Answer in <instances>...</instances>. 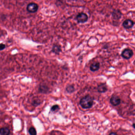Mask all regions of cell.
Here are the masks:
<instances>
[{
    "label": "cell",
    "instance_id": "2e32d148",
    "mask_svg": "<svg viewBox=\"0 0 135 135\" xmlns=\"http://www.w3.org/2000/svg\"><path fill=\"white\" fill-rule=\"evenodd\" d=\"M41 103L39 99L34 100L32 102V105L34 106H37Z\"/></svg>",
    "mask_w": 135,
    "mask_h": 135
},
{
    "label": "cell",
    "instance_id": "7c38bea8",
    "mask_svg": "<svg viewBox=\"0 0 135 135\" xmlns=\"http://www.w3.org/2000/svg\"><path fill=\"white\" fill-rule=\"evenodd\" d=\"M0 135H9L10 131L7 128H2L0 131Z\"/></svg>",
    "mask_w": 135,
    "mask_h": 135
},
{
    "label": "cell",
    "instance_id": "6da1fadb",
    "mask_svg": "<svg viewBox=\"0 0 135 135\" xmlns=\"http://www.w3.org/2000/svg\"><path fill=\"white\" fill-rule=\"evenodd\" d=\"M93 99L90 95H86L80 100V104L84 109L91 108L93 104Z\"/></svg>",
    "mask_w": 135,
    "mask_h": 135
},
{
    "label": "cell",
    "instance_id": "ba28073f",
    "mask_svg": "<svg viewBox=\"0 0 135 135\" xmlns=\"http://www.w3.org/2000/svg\"><path fill=\"white\" fill-rule=\"evenodd\" d=\"M52 51L55 54L59 55L61 51V48L59 45H54L52 49Z\"/></svg>",
    "mask_w": 135,
    "mask_h": 135
},
{
    "label": "cell",
    "instance_id": "9a60e30c",
    "mask_svg": "<svg viewBox=\"0 0 135 135\" xmlns=\"http://www.w3.org/2000/svg\"><path fill=\"white\" fill-rule=\"evenodd\" d=\"M59 109H60V108L58 105H55L52 107L51 110L52 112H56L59 110Z\"/></svg>",
    "mask_w": 135,
    "mask_h": 135
},
{
    "label": "cell",
    "instance_id": "7a4b0ae2",
    "mask_svg": "<svg viewBox=\"0 0 135 135\" xmlns=\"http://www.w3.org/2000/svg\"><path fill=\"white\" fill-rule=\"evenodd\" d=\"M76 20L79 23H84L88 20V17L85 13H81L77 15Z\"/></svg>",
    "mask_w": 135,
    "mask_h": 135
},
{
    "label": "cell",
    "instance_id": "5b68a950",
    "mask_svg": "<svg viewBox=\"0 0 135 135\" xmlns=\"http://www.w3.org/2000/svg\"><path fill=\"white\" fill-rule=\"evenodd\" d=\"M110 103L114 106H117L121 103V100L120 98L117 96H113L110 98Z\"/></svg>",
    "mask_w": 135,
    "mask_h": 135
},
{
    "label": "cell",
    "instance_id": "d6986e66",
    "mask_svg": "<svg viewBox=\"0 0 135 135\" xmlns=\"http://www.w3.org/2000/svg\"><path fill=\"white\" fill-rule=\"evenodd\" d=\"M133 127H134V128H135V123H134V124H133Z\"/></svg>",
    "mask_w": 135,
    "mask_h": 135
},
{
    "label": "cell",
    "instance_id": "5bb4252c",
    "mask_svg": "<svg viewBox=\"0 0 135 135\" xmlns=\"http://www.w3.org/2000/svg\"><path fill=\"white\" fill-rule=\"evenodd\" d=\"M29 134L30 135H37V133L36 129L34 127H31L30 128L29 130Z\"/></svg>",
    "mask_w": 135,
    "mask_h": 135
},
{
    "label": "cell",
    "instance_id": "e0dca14e",
    "mask_svg": "<svg viewBox=\"0 0 135 135\" xmlns=\"http://www.w3.org/2000/svg\"><path fill=\"white\" fill-rule=\"evenodd\" d=\"M6 47V45L5 44H3L2 43H1L0 45V49L1 51H2L3 49H4Z\"/></svg>",
    "mask_w": 135,
    "mask_h": 135
},
{
    "label": "cell",
    "instance_id": "9c48e42d",
    "mask_svg": "<svg viewBox=\"0 0 135 135\" xmlns=\"http://www.w3.org/2000/svg\"><path fill=\"white\" fill-rule=\"evenodd\" d=\"M100 65L99 63L95 62L92 63L90 66V70L92 72H95L98 70L99 68Z\"/></svg>",
    "mask_w": 135,
    "mask_h": 135
},
{
    "label": "cell",
    "instance_id": "277c9868",
    "mask_svg": "<svg viewBox=\"0 0 135 135\" xmlns=\"http://www.w3.org/2000/svg\"><path fill=\"white\" fill-rule=\"evenodd\" d=\"M122 56L125 59H129L133 55V52L132 50L129 49H126L122 51Z\"/></svg>",
    "mask_w": 135,
    "mask_h": 135
},
{
    "label": "cell",
    "instance_id": "8fae6325",
    "mask_svg": "<svg viewBox=\"0 0 135 135\" xmlns=\"http://www.w3.org/2000/svg\"><path fill=\"white\" fill-rule=\"evenodd\" d=\"M97 89L99 92L103 93V92H106L107 90L108 89L106 84H101L98 86Z\"/></svg>",
    "mask_w": 135,
    "mask_h": 135
},
{
    "label": "cell",
    "instance_id": "52a82bcc",
    "mask_svg": "<svg viewBox=\"0 0 135 135\" xmlns=\"http://www.w3.org/2000/svg\"><path fill=\"white\" fill-rule=\"evenodd\" d=\"M122 13L119 10H115L112 13V17L115 20H119L122 17Z\"/></svg>",
    "mask_w": 135,
    "mask_h": 135
},
{
    "label": "cell",
    "instance_id": "4fadbf2b",
    "mask_svg": "<svg viewBox=\"0 0 135 135\" xmlns=\"http://www.w3.org/2000/svg\"><path fill=\"white\" fill-rule=\"evenodd\" d=\"M67 92L69 93H72L75 92V87L73 85H68L66 87Z\"/></svg>",
    "mask_w": 135,
    "mask_h": 135
},
{
    "label": "cell",
    "instance_id": "30bf717a",
    "mask_svg": "<svg viewBox=\"0 0 135 135\" xmlns=\"http://www.w3.org/2000/svg\"><path fill=\"white\" fill-rule=\"evenodd\" d=\"M49 89L47 86L45 85H41L39 87V92L43 94H46L48 92Z\"/></svg>",
    "mask_w": 135,
    "mask_h": 135
},
{
    "label": "cell",
    "instance_id": "ac0fdd59",
    "mask_svg": "<svg viewBox=\"0 0 135 135\" xmlns=\"http://www.w3.org/2000/svg\"><path fill=\"white\" fill-rule=\"evenodd\" d=\"M108 135H117V134L116 133H114V132H112L110 134Z\"/></svg>",
    "mask_w": 135,
    "mask_h": 135
},
{
    "label": "cell",
    "instance_id": "8992f818",
    "mask_svg": "<svg viewBox=\"0 0 135 135\" xmlns=\"http://www.w3.org/2000/svg\"><path fill=\"white\" fill-rule=\"evenodd\" d=\"M134 25V22L130 20H127L124 21L123 23V26L126 29H130Z\"/></svg>",
    "mask_w": 135,
    "mask_h": 135
},
{
    "label": "cell",
    "instance_id": "3957f363",
    "mask_svg": "<svg viewBox=\"0 0 135 135\" xmlns=\"http://www.w3.org/2000/svg\"><path fill=\"white\" fill-rule=\"evenodd\" d=\"M38 6L36 3H31L27 6V9L28 11L30 13H35L38 10Z\"/></svg>",
    "mask_w": 135,
    "mask_h": 135
}]
</instances>
